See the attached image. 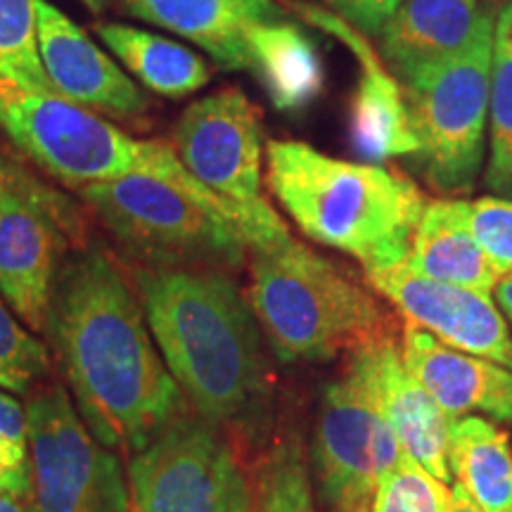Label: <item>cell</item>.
<instances>
[{"label": "cell", "mask_w": 512, "mask_h": 512, "mask_svg": "<svg viewBox=\"0 0 512 512\" xmlns=\"http://www.w3.org/2000/svg\"><path fill=\"white\" fill-rule=\"evenodd\" d=\"M74 192L138 266L228 271L249 259L252 228L214 192H188L147 176Z\"/></svg>", "instance_id": "cell-5"}, {"label": "cell", "mask_w": 512, "mask_h": 512, "mask_svg": "<svg viewBox=\"0 0 512 512\" xmlns=\"http://www.w3.org/2000/svg\"><path fill=\"white\" fill-rule=\"evenodd\" d=\"M19 171H22V166H19L17 162H12L10 157L0 155V216H3L5 204H8V200H10V192H12V188H15Z\"/></svg>", "instance_id": "cell-32"}, {"label": "cell", "mask_w": 512, "mask_h": 512, "mask_svg": "<svg viewBox=\"0 0 512 512\" xmlns=\"http://www.w3.org/2000/svg\"><path fill=\"white\" fill-rule=\"evenodd\" d=\"M126 12L200 46L221 69H252L249 38L261 24L283 22L275 0H121Z\"/></svg>", "instance_id": "cell-18"}, {"label": "cell", "mask_w": 512, "mask_h": 512, "mask_svg": "<svg viewBox=\"0 0 512 512\" xmlns=\"http://www.w3.org/2000/svg\"><path fill=\"white\" fill-rule=\"evenodd\" d=\"M496 17L486 5L465 50L401 83L420 176L444 195L475 188L484 166Z\"/></svg>", "instance_id": "cell-7"}, {"label": "cell", "mask_w": 512, "mask_h": 512, "mask_svg": "<svg viewBox=\"0 0 512 512\" xmlns=\"http://www.w3.org/2000/svg\"><path fill=\"white\" fill-rule=\"evenodd\" d=\"M486 5L479 0H403L380 29V57L399 83L467 48Z\"/></svg>", "instance_id": "cell-19"}, {"label": "cell", "mask_w": 512, "mask_h": 512, "mask_svg": "<svg viewBox=\"0 0 512 512\" xmlns=\"http://www.w3.org/2000/svg\"><path fill=\"white\" fill-rule=\"evenodd\" d=\"M131 512H252L254 491L233 441L188 411L128 460Z\"/></svg>", "instance_id": "cell-10"}, {"label": "cell", "mask_w": 512, "mask_h": 512, "mask_svg": "<svg viewBox=\"0 0 512 512\" xmlns=\"http://www.w3.org/2000/svg\"><path fill=\"white\" fill-rule=\"evenodd\" d=\"M0 133L72 190L147 176L188 192H211L181 164L171 140L133 138L100 114L8 81H0Z\"/></svg>", "instance_id": "cell-6"}, {"label": "cell", "mask_w": 512, "mask_h": 512, "mask_svg": "<svg viewBox=\"0 0 512 512\" xmlns=\"http://www.w3.org/2000/svg\"><path fill=\"white\" fill-rule=\"evenodd\" d=\"M38 50L57 98L114 121H140L152 102L105 50L48 0H36Z\"/></svg>", "instance_id": "cell-14"}, {"label": "cell", "mask_w": 512, "mask_h": 512, "mask_svg": "<svg viewBox=\"0 0 512 512\" xmlns=\"http://www.w3.org/2000/svg\"><path fill=\"white\" fill-rule=\"evenodd\" d=\"M24 408L31 512H131L119 456L93 437L62 382L43 380L27 394Z\"/></svg>", "instance_id": "cell-9"}, {"label": "cell", "mask_w": 512, "mask_h": 512, "mask_svg": "<svg viewBox=\"0 0 512 512\" xmlns=\"http://www.w3.org/2000/svg\"><path fill=\"white\" fill-rule=\"evenodd\" d=\"M81 3L91 12H95V15H100V12L107 10V5H110L112 0H81Z\"/></svg>", "instance_id": "cell-36"}, {"label": "cell", "mask_w": 512, "mask_h": 512, "mask_svg": "<svg viewBox=\"0 0 512 512\" xmlns=\"http://www.w3.org/2000/svg\"><path fill=\"white\" fill-rule=\"evenodd\" d=\"M366 280L408 325L430 332L448 347L512 368V330L494 294L430 280L408 271L403 261L368 271Z\"/></svg>", "instance_id": "cell-13"}, {"label": "cell", "mask_w": 512, "mask_h": 512, "mask_svg": "<svg viewBox=\"0 0 512 512\" xmlns=\"http://www.w3.org/2000/svg\"><path fill=\"white\" fill-rule=\"evenodd\" d=\"M448 512H484L482 508H479V505L472 501L470 496L465 494L463 489H460V486H456L453 484V498H451V510Z\"/></svg>", "instance_id": "cell-34"}, {"label": "cell", "mask_w": 512, "mask_h": 512, "mask_svg": "<svg viewBox=\"0 0 512 512\" xmlns=\"http://www.w3.org/2000/svg\"><path fill=\"white\" fill-rule=\"evenodd\" d=\"M0 81L55 95L38 50L36 0H0Z\"/></svg>", "instance_id": "cell-26"}, {"label": "cell", "mask_w": 512, "mask_h": 512, "mask_svg": "<svg viewBox=\"0 0 512 512\" xmlns=\"http://www.w3.org/2000/svg\"><path fill=\"white\" fill-rule=\"evenodd\" d=\"M486 188L512 200V0L496 15L489 98V164Z\"/></svg>", "instance_id": "cell-24"}, {"label": "cell", "mask_w": 512, "mask_h": 512, "mask_svg": "<svg viewBox=\"0 0 512 512\" xmlns=\"http://www.w3.org/2000/svg\"><path fill=\"white\" fill-rule=\"evenodd\" d=\"M0 512H31L29 498L0 494Z\"/></svg>", "instance_id": "cell-35"}, {"label": "cell", "mask_w": 512, "mask_h": 512, "mask_svg": "<svg viewBox=\"0 0 512 512\" xmlns=\"http://www.w3.org/2000/svg\"><path fill=\"white\" fill-rule=\"evenodd\" d=\"M330 12H335L361 34L377 36L387 19L401 8L403 0H325Z\"/></svg>", "instance_id": "cell-31"}, {"label": "cell", "mask_w": 512, "mask_h": 512, "mask_svg": "<svg viewBox=\"0 0 512 512\" xmlns=\"http://www.w3.org/2000/svg\"><path fill=\"white\" fill-rule=\"evenodd\" d=\"M252 491V512H318L309 463L297 439H278L268 446Z\"/></svg>", "instance_id": "cell-25"}, {"label": "cell", "mask_w": 512, "mask_h": 512, "mask_svg": "<svg viewBox=\"0 0 512 512\" xmlns=\"http://www.w3.org/2000/svg\"><path fill=\"white\" fill-rule=\"evenodd\" d=\"M403 448L354 368H344L320 394L309 472L313 494L328 512H368L375 486Z\"/></svg>", "instance_id": "cell-11"}, {"label": "cell", "mask_w": 512, "mask_h": 512, "mask_svg": "<svg viewBox=\"0 0 512 512\" xmlns=\"http://www.w3.org/2000/svg\"><path fill=\"white\" fill-rule=\"evenodd\" d=\"M43 335L81 420L114 453L133 456L190 411L131 278L105 249L79 245L69 252Z\"/></svg>", "instance_id": "cell-1"}, {"label": "cell", "mask_w": 512, "mask_h": 512, "mask_svg": "<svg viewBox=\"0 0 512 512\" xmlns=\"http://www.w3.org/2000/svg\"><path fill=\"white\" fill-rule=\"evenodd\" d=\"M451 498L453 486L403 456L375 486L368 512H448Z\"/></svg>", "instance_id": "cell-28"}, {"label": "cell", "mask_w": 512, "mask_h": 512, "mask_svg": "<svg viewBox=\"0 0 512 512\" xmlns=\"http://www.w3.org/2000/svg\"><path fill=\"white\" fill-rule=\"evenodd\" d=\"M266 183L306 238L363 271L401 264L430 197L392 166L347 162L299 140L266 143Z\"/></svg>", "instance_id": "cell-3"}, {"label": "cell", "mask_w": 512, "mask_h": 512, "mask_svg": "<svg viewBox=\"0 0 512 512\" xmlns=\"http://www.w3.org/2000/svg\"><path fill=\"white\" fill-rule=\"evenodd\" d=\"M147 325L190 411L261 448L275 427L273 370L247 294L223 268L131 273Z\"/></svg>", "instance_id": "cell-2"}, {"label": "cell", "mask_w": 512, "mask_h": 512, "mask_svg": "<svg viewBox=\"0 0 512 512\" xmlns=\"http://www.w3.org/2000/svg\"><path fill=\"white\" fill-rule=\"evenodd\" d=\"M294 12L313 27L328 31L354 53L361 76L349 102V138L356 155L380 164L394 157H413L418 150L406 98L370 38L344 22L335 12L316 5L294 3Z\"/></svg>", "instance_id": "cell-15"}, {"label": "cell", "mask_w": 512, "mask_h": 512, "mask_svg": "<svg viewBox=\"0 0 512 512\" xmlns=\"http://www.w3.org/2000/svg\"><path fill=\"white\" fill-rule=\"evenodd\" d=\"M178 159L192 176L252 228V249L290 238L285 221L264 195V126L261 112L240 88L192 102L171 136Z\"/></svg>", "instance_id": "cell-8"}, {"label": "cell", "mask_w": 512, "mask_h": 512, "mask_svg": "<svg viewBox=\"0 0 512 512\" xmlns=\"http://www.w3.org/2000/svg\"><path fill=\"white\" fill-rule=\"evenodd\" d=\"M252 69L280 112H299L323 91L325 72L316 46L290 19L261 24L249 38Z\"/></svg>", "instance_id": "cell-21"}, {"label": "cell", "mask_w": 512, "mask_h": 512, "mask_svg": "<svg viewBox=\"0 0 512 512\" xmlns=\"http://www.w3.org/2000/svg\"><path fill=\"white\" fill-rule=\"evenodd\" d=\"M81 240L74 202L22 166L0 216V297L29 330L43 335L57 273Z\"/></svg>", "instance_id": "cell-12"}, {"label": "cell", "mask_w": 512, "mask_h": 512, "mask_svg": "<svg viewBox=\"0 0 512 512\" xmlns=\"http://www.w3.org/2000/svg\"><path fill=\"white\" fill-rule=\"evenodd\" d=\"M349 366L366 384L370 399L392 427L408 458L425 467L430 475L451 484L448 467V432L451 420L401 361L399 337L354 351Z\"/></svg>", "instance_id": "cell-16"}, {"label": "cell", "mask_w": 512, "mask_h": 512, "mask_svg": "<svg viewBox=\"0 0 512 512\" xmlns=\"http://www.w3.org/2000/svg\"><path fill=\"white\" fill-rule=\"evenodd\" d=\"M399 351L413 380L451 422L467 415L512 422V368L448 347L408 323L401 330Z\"/></svg>", "instance_id": "cell-17"}, {"label": "cell", "mask_w": 512, "mask_h": 512, "mask_svg": "<svg viewBox=\"0 0 512 512\" xmlns=\"http://www.w3.org/2000/svg\"><path fill=\"white\" fill-rule=\"evenodd\" d=\"M95 34L147 91L162 98H188L211 81L209 64L171 38L119 22L95 24Z\"/></svg>", "instance_id": "cell-23"}, {"label": "cell", "mask_w": 512, "mask_h": 512, "mask_svg": "<svg viewBox=\"0 0 512 512\" xmlns=\"http://www.w3.org/2000/svg\"><path fill=\"white\" fill-rule=\"evenodd\" d=\"M31 446L27 408L0 389V494L29 498Z\"/></svg>", "instance_id": "cell-29"}, {"label": "cell", "mask_w": 512, "mask_h": 512, "mask_svg": "<svg viewBox=\"0 0 512 512\" xmlns=\"http://www.w3.org/2000/svg\"><path fill=\"white\" fill-rule=\"evenodd\" d=\"M494 299H496L498 309L503 311V316H505V320H508V325L512 330V273L505 275L501 283L496 285Z\"/></svg>", "instance_id": "cell-33"}, {"label": "cell", "mask_w": 512, "mask_h": 512, "mask_svg": "<svg viewBox=\"0 0 512 512\" xmlns=\"http://www.w3.org/2000/svg\"><path fill=\"white\" fill-rule=\"evenodd\" d=\"M403 266L439 283L494 294L505 273L477 240L470 202L441 197L427 202Z\"/></svg>", "instance_id": "cell-20"}, {"label": "cell", "mask_w": 512, "mask_h": 512, "mask_svg": "<svg viewBox=\"0 0 512 512\" xmlns=\"http://www.w3.org/2000/svg\"><path fill=\"white\" fill-rule=\"evenodd\" d=\"M448 467L453 484L484 512H512V444L498 422L479 415L453 420Z\"/></svg>", "instance_id": "cell-22"}, {"label": "cell", "mask_w": 512, "mask_h": 512, "mask_svg": "<svg viewBox=\"0 0 512 512\" xmlns=\"http://www.w3.org/2000/svg\"><path fill=\"white\" fill-rule=\"evenodd\" d=\"M470 221L477 240L505 275L512 273V200L482 197L470 202Z\"/></svg>", "instance_id": "cell-30"}, {"label": "cell", "mask_w": 512, "mask_h": 512, "mask_svg": "<svg viewBox=\"0 0 512 512\" xmlns=\"http://www.w3.org/2000/svg\"><path fill=\"white\" fill-rule=\"evenodd\" d=\"M247 261V302L280 363H328L399 337L373 287L292 235Z\"/></svg>", "instance_id": "cell-4"}, {"label": "cell", "mask_w": 512, "mask_h": 512, "mask_svg": "<svg viewBox=\"0 0 512 512\" xmlns=\"http://www.w3.org/2000/svg\"><path fill=\"white\" fill-rule=\"evenodd\" d=\"M50 373V349L0 297V389L27 396Z\"/></svg>", "instance_id": "cell-27"}]
</instances>
